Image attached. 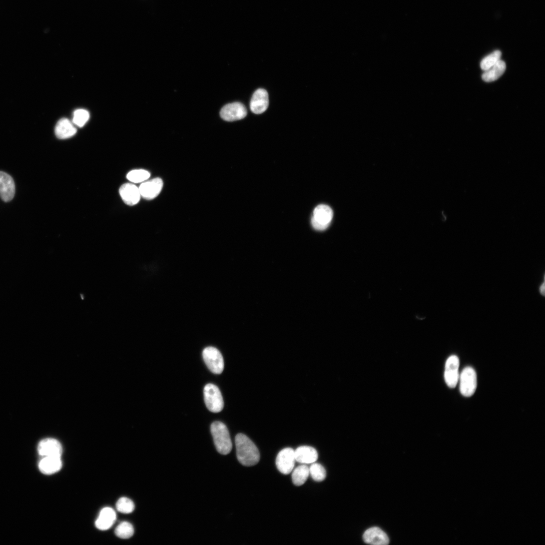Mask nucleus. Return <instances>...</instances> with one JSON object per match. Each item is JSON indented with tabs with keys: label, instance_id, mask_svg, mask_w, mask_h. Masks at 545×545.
<instances>
[{
	"label": "nucleus",
	"instance_id": "obj_13",
	"mask_svg": "<svg viewBox=\"0 0 545 545\" xmlns=\"http://www.w3.org/2000/svg\"><path fill=\"white\" fill-rule=\"evenodd\" d=\"M269 104V95L264 89L257 90L253 94L251 101L250 108L255 114H260L265 112Z\"/></svg>",
	"mask_w": 545,
	"mask_h": 545
},
{
	"label": "nucleus",
	"instance_id": "obj_26",
	"mask_svg": "<svg viewBox=\"0 0 545 545\" xmlns=\"http://www.w3.org/2000/svg\"><path fill=\"white\" fill-rule=\"evenodd\" d=\"M116 508L117 510L123 513H131L135 508L134 502L130 499L126 497L120 498L117 502Z\"/></svg>",
	"mask_w": 545,
	"mask_h": 545
},
{
	"label": "nucleus",
	"instance_id": "obj_18",
	"mask_svg": "<svg viewBox=\"0 0 545 545\" xmlns=\"http://www.w3.org/2000/svg\"><path fill=\"white\" fill-rule=\"evenodd\" d=\"M77 130L71 121L63 118L60 120L57 124L55 133L56 137L61 140H65L74 137Z\"/></svg>",
	"mask_w": 545,
	"mask_h": 545
},
{
	"label": "nucleus",
	"instance_id": "obj_5",
	"mask_svg": "<svg viewBox=\"0 0 545 545\" xmlns=\"http://www.w3.org/2000/svg\"><path fill=\"white\" fill-rule=\"evenodd\" d=\"M333 217L332 209L328 206L320 205L314 211L312 224L317 230H324L330 225Z\"/></svg>",
	"mask_w": 545,
	"mask_h": 545
},
{
	"label": "nucleus",
	"instance_id": "obj_10",
	"mask_svg": "<svg viewBox=\"0 0 545 545\" xmlns=\"http://www.w3.org/2000/svg\"><path fill=\"white\" fill-rule=\"evenodd\" d=\"M163 187V181L160 178L145 182L139 188L141 197L147 200H151L157 197Z\"/></svg>",
	"mask_w": 545,
	"mask_h": 545
},
{
	"label": "nucleus",
	"instance_id": "obj_27",
	"mask_svg": "<svg viewBox=\"0 0 545 545\" xmlns=\"http://www.w3.org/2000/svg\"><path fill=\"white\" fill-rule=\"evenodd\" d=\"M90 118L89 112L84 109H78L75 111L73 117V123L80 128L83 127Z\"/></svg>",
	"mask_w": 545,
	"mask_h": 545
},
{
	"label": "nucleus",
	"instance_id": "obj_7",
	"mask_svg": "<svg viewBox=\"0 0 545 545\" xmlns=\"http://www.w3.org/2000/svg\"><path fill=\"white\" fill-rule=\"evenodd\" d=\"M295 462V450L291 448H286L277 455L276 464L281 473L288 474L293 470Z\"/></svg>",
	"mask_w": 545,
	"mask_h": 545
},
{
	"label": "nucleus",
	"instance_id": "obj_15",
	"mask_svg": "<svg viewBox=\"0 0 545 545\" xmlns=\"http://www.w3.org/2000/svg\"><path fill=\"white\" fill-rule=\"evenodd\" d=\"M63 467L61 457L46 456L40 460L39 468L43 473L51 475L60 470Z\"/></svg>",
	"mask_w": 545,
	"mask_h": 545
},
{
	"label": "nucleus",
	"instance_id": "obj_17",
	"mask_svg": "<svg viewBox=\"0 0 545 545\" xmlns=\"http://www.w3.org/2000/svg\"><path fill=\"white\" fill-rule=\"evenodd\" d=\"M296 461L301 464H311L315 462L318 458L317 450L313 447L303 446L297 448L295 450Z\"/></svg>",
	"mask_w": 545,
	"mask_h": 545
},
{
	"label": "nucleus",
	"instance_id": "obj_16",
	"mask_svg": "<svg viewBox=\"0 0 545 545\" xmlns=\"http://www.w3.org/2000/svg\"><path fill=\"white\" fill-rule=\"evenodd\" d=\"M363 538L365 542L372 544L385 545L389 542L386 533L377 527L367 529L363 534Z\"/></svg>",
	"mask_w": 545,
	"mask_h": 545
},
{
	"label": "nucleus",
	"instance_id": "obj_3",
	"mask_svg": "<svg viewBox=\"0 0 545 545\" xmlns=\"http://www.w3.org/2000/svg\"><path fill=\"white\" fill-rule=\"evenodd\" d=\"M206 405L211 412H221L224 407V401L221 391L217 386L212 384H207L204 389Z\"/></svg>",
	"mask_w": 545,
	"mask_h": 545
},
{
	"label": "nucleus",
	"instance_id": "obj_20",
	"mask_svg": "<svg viewBox=\"0 0 545 545\" xmlns=\"http://www.w3.org/2000/svg\"><path fill=\"white\" fill-rule=\"evenodd\" d=\"M506 68L505 62L500 60L493 67L488 71L484 72L482 75V79L487 83L495 81L504 74Z\"/></svg>",
	"mask_w": 545,
	"mask_h": 545
},
{
	"label": "nucleus",
	"instance_id": "obj_19",
	"mask_svg": "<svg viewBox=\"0 0 545 545\" xmlns=\"http://www.w3.org/2000/svg\"><path fill=\"white\" fill-rule=\"evenodd\" d=\"M116 520L115 511L111 508L105 507L101 511L95 525L98 529L106 530L112 527Z\"/></svg>",
	"mask_w": 545,
	"mask_h": 545
},
{
	"label": "nucleus",
	"instance_id": "obj_24",
	"mask_svg": "<svg viewBox=\"0 0 545 545\" xmlns=\"http://www.w3.org/2000/svg\"><path fill=\"white\" fill-rule=\"evenodd\" d=\"M150 176L151 174L148 171L138 169L130 172L127 175V178L132 183L138 184L146 181Z\"/></svg>",
	"mask_w": 545,
	"mask_h": 545
},
{
	"label": "nucleus",
	"instance_id": "obj_1",
	"mask_svg": "<svg viewBox=\"0 0 545 545\" xmlns=\"http://www.w3.org/2000/svg\"><path fill=\"white\" fill-rule=\"evenodd\" d=\"M237 458L246 466L256 465L260 461L259 451L254 442L246 435L238 434L235 437Z\"/></svg>",
	"mask_w": 545,
	"mask_h": 545
},
{
	"label": "nucleus",
	"instance_id": "obj_22",
	"mask_svg": "<svg viewBox=\"0 0 545 545\" xmlns=\"http://www.w3.org/2000/svg\"><path fill=\"white\" fill-rule=\"evenodd\" d=\"M135 529L133 525L129 522H123L119 524L115 529V533L117 536L121 538L128 539L134 534Z\"/></svg>",
	"mask_w": 545,
	"mask_h": 545
},
{
	"label": "nucleus",
	"instance_id": "obj_21",
	"mask_svg": "<svg viewBox=\"0 0 545 545\" xmlns=\"http://www.w3.org/2000/svg\"><path fill=\"white\" fill-rule=\"evenodd\" d=\"M292 471V482L296 486L303 485L310 475L309 467L305 464L297 466Z\"/></svg>",
	"mask_w": 545,
	"mask_h": 545
},
{
	"label": "nucleus",
	"instance_id": "obj_23",
	"mask_svg": "<svg viewBox=\"0 0 545 545\" xmlns=\"http://www.w3.org/2000/svg\"><path fill=\"white\" fill-rule=\"evenodd\" d=\"M501 52L495 51L488 56L484 57L480 63V68L484 72L488 71L501 60Z\"/></svg>",
	"mask_w": 545,
	"mask_h": 545
},
{
	"label": "nucleus",
	"instance_id": "obj_11",
	"mask_svg": "<svg viewBox=\"0 0 545 545\" xmlns=\"http://www.w3.org/2000/svg\"><path fill=\"white\" fill-rule=\"evenodd\" d=\"M15 194L14 179L7 173L0 171V197L4 202H9L13 200Z\"/></svg>",
	"mask_w": 545,
	"mask_h": 545
},
{
	"label": "nucleus",
	"instance_id": "obj_12",
	"mask_svg": "<svg viewBox=\"0 0 545 545\" xmlns=\"http://www.w3.org/2000/svg\"><path fill=\"white\" fill-rule=\"evenodd\" d=\"M39 454L43 456H62L63 448L61 443L53 438H46L42 440L38 446Z\"/></svg>",
	"mask_w": 545,
	"mask_h": 545
},
{
	"label": "nucleus",
	"instance_id": "obj_14",
	"mask_svg": "<svg viewBox=\"0 0 545 545\" xmlns=\"http://www.w3.org/2000/svg\"><path fill=\"white\" fill-rule=\"evenodd\" d=\"M119 194L124 203L129 206L137 205L141 197L139 188L132 184H126L121 186Z\"/></svg>",
	"mask_w": 545,
	"mask_h": 545
},
{
	"label": "nucleus",
	"instance_id": "obj_25",
	"mask_svg": "<svg viewBox=\"0 0 545 545\" xmlns=\"http://www.w3.org/2000/svg\"><path fill=\"white\" fill-rule=\"evenodd\" d=\"M310 475L316 481H322L326 477L325 468L319 463H313L309 468Z\"/></svg>",
	"mask_w": 545,
	"mask_h": 545
},
{
	"label": "nucleus",
	"instance_id": "obj_28",
	"mask_svg": "<svg viewBox=\"0 0 545 545\" xmlns=\"http://www.w3.org/2000/svg\"><path fill=\"white\" fill-rule=\"evenodd\" d=\"M539 292L541 296L542 297L545 296V281H544V274L543 275V280L542 283L539 286L538 288Z\"/></svg>",
	"mask_w": 545,
	"mask_h": 545
},
{
	"label": "nucleus",
	"instance_id": "obj_4",
	"mask_svg": "<svg viewBox=\"0 0 545 545\" xmlns=\"http://www.w3.org/2000/svg\"><path fill=\"white\" fill-rule=\"evenodd\" d=\"M203 356L209 369L215 374H221L224 370L223 357L218 349L208 347L203 352Z\"/></svg>",
	"mask_w": 545,
	"mask_h": 545
},
{
	"label": "nucleus",
	"instance_id": "obj_6",
	"mask_svg": "<svg viewBox=\"0 0 545 545\" xmlns=\"http://www.w3.org/2000/svg\"><path fill=\"white\" fill-rule=\"evenodd\" d=\"M459 379L461 394L467 397L472 396L477 387V377L474 370L470 367L465 368Z\"/></svg>",
	"mask_w": 545,
	"mask_h": 545
},
{
	"label": "nucleus",
	"instance_id": "obj_2",
	"mask_svg": "<svg viewBox=\"0 0 545 545\" xmlns=\"http://www.w3.org/2000/svg\"><path fill=\"white\" fill-rule=\"evenodd\" d=\"M214 442L219 453L228 454L232 449V443L229 431L225 424L220 421L214 422L211 426Z\"/></svg>",
	"mask_w": 545,
	"mask_h": 545
},
{
	"label": "nucleus",
	"instance_id": "obj_8",
	"mask_svg": "<svg viewBox=\"0 0 545 545\" xmlns=\"http://www.w3.org/2000/svg\"><path fill=\"white\" fill-rule=\"evenodd\" d=\"M247 115L246 107L242 104L235 102L224 106L220 111V116L227 121H234L245 118Z\"/></svg>",
	"mask_w": 545,
	"mask_h": 545
},
{
	"label": "nucleus",
	"instance_id": "obj_9",
	"mask_svg": "<svg viewBox=\"0 0 545 545\" xmlns=\"http://www.w3.org/2000/svg\"><path fill=\"white\" fill-rule=\"evenodd\" d=\"M459 360L456 355H451L447 360L445 365L444 378L448 387L454 388L459 380Z\"/></svg>",
	"mask_w": 545,
	"mask_h": 545
}]
</instances>
